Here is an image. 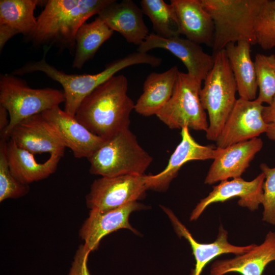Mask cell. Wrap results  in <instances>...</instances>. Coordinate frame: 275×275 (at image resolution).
<instances>
[{
  "instance_id": "cell-1",
  "label": "cell",
  "mask_w": 275,
  "mask_h": 275,
  "mask_svg": "<svg viewBox=\"0 0 275 275\" xmlns=\"http://www.w3.org/2000/svg\"><path fill=\"white\" fill-rule=\"evenodd\" d=\"M128 86L125 75H114L84 99L75 117L104 140L129 128L135 104L127 94Z\"/></svg>"
},
{
  "instance_id": "cell-2",
  "label": "cell",
  "mask_w": 275,
  "mask_h": 275,
  "mask_svg": "<svg viewBox=\"0 0 275 275\" xmlns=\"http://www.w3.org/2000/svg\"><path fill=\"white\" fill-rule=\"evenodd\" d=\"M113 0H48L26 37L35 45L56 44L71 51L75 36L90 17L98 14Z\"/></svg>"
},
{
  "instance_id": "cell-3",
  "label": "cell",
  "mask_w": 275,
  "mask_h": 275,
  "mask_svg": "<svg viewBox=\"0 0 275 275\" xmlns=\"http://www.w3.org/2000/svg\"><path fill=\"white\" fill-rule=\"evenodd\" d=\"M43 58L39 61L32 62L15 70L14 75H22L34 72H42L52 80L60 83L65 96L64 111L74 116L84 99L97 87L127 67L137 64H147L152 67L160 65V58L136 51L109 64L102 71L95 74H69L48 64Z\"/></svg>"
},
{
  "instance_id": "cell-4",
  "label": "cell",
  "mask_w": 275,
  "mask_h": 275,
  "mask_svg": "<svg viewBox=\"0 0 275 275\" xmlns=\"http://www.w3.org/2000/svg\"><path fill=\"white\" fill-rule=\"evenodd\" d=\"M214 25L213 54L231 42L256 44L254 22L263 0H201Z\"/></svg>"
},
{
  "instance_id": "cell-5",
  "label": "cell",
  "mask_w": 275,
  "mask_h": 275,
  "mask_svg": "<svg viewBox=\"0 0 275 275\" xmlns=\"http://www.w3.org/2000/svg\"><path fill=\"white\" fill-rule=\"evenodd\" d=\"M88 159L91 174L111 177L145 174L153 158L128 128L105 140Z\"/></svg>"
},
{
  "instance_id": "cell-6",
  "label": "cell",
  "mask_w": 275,
  "mask_h": 275,
  "mask_svg": "<svg viewBox=\"0 0 275 275\" xmlns=\"http://www.w3.org/2000/svg\"><path fill=\"white\" fill-rule=\"evenodd\" d=\"M214 63L200 92L202 105L208 113L207 139L216 141L237 99V85L225 49L213 54Z\"/></svg>"
},
{
  "instance_id": "cell-7",
  "label": "cell",
  "mask_w": 275,
  "mask_h": 275,
  "mask_svg": "<svg viewBox=\"0 0 275 275\" xmlns=\"http://www.w3.org/2000/svg\"><path fill=\"white\" fill-rule=\"evenodd\" d=\"M63 91L51 88L33 89L14 74L0 76V105L8 111L9 124L1 137L8 139L13 128L34 115L59 106L65 102Z\"/></svg>"
},
{
  "instance_id": "cell-8",
  "label": "cell",
  "mask_w": 275,
  "mask_h": 275,
  "mask_svg": "<svg viewBox=\"0 0 275 275\" xmlns=\"http://www.w3.org/2000/svg\"><path fill=\"white\" fill-rule=\"evenodd\" d=\"M202 81L178 71L171 97L156 115L169 128L206 131L209 124L200 98Z\"/></svg>"
},
{
  "instance_id": "cell-9",
  "label": "cell",
  "mask_w": 275,
  "mask_h": 275,
  "mask_svg": "<svg viewBox=\"0 0 275 275\" xmlns=\"http://www.w3.org/2000/svg\"><path fill=\"white\" fill-rule=\"evenodd\" d=\"M147 180L145 174L101 177L91 185L87 206L91 210L106 211L137 201L148 189Z\"/></svg>"
},
{
  "instance_id": "cell-10",
  "label": "cell",
  "mask_w": 275,
  "mask_h": 275,
  "mask_svg": "<svg viewBox=\"0 0 275 275\" xmlns=\"http://www.w3.org/2000/svg\"><path fill=\"white\" fill-rule=\"evenodd\" d=\"M264 107L256 99H237L216 141V147L225 148L266 133L267 126L262 117Z\"/></svg>"
},
{
  "instance_id": "cell-11",
  "label": "cell",
  "mask_w": 275,
  "mask_h": 275,
  "mask_svg": "<svg viewBox=\"0 0 275 275\" xmlns=\"http://www.w3.org/2000/svg\"><path fill=\"white\" fill-rule=\"evenodd\" d=\"M41 115L65 148H69L75 158L88 159L105 141L59 106L46 111Z\"/></svg>"
},
{
  "instance_id": "cell-12",
  "label": "cell",
  "mask_w": 275,
  "mask_h": 275,
  "mask_svg": "<svg viewBox=\"0 0 275 275\" xmlns=\"http://www.w3.org/2000/svg\"><path fill=\"white\" fill-rule=\"evenodd\" d=\"M154 48L168 50L179 59L189 74L204 80L214 63V56L204 51L200 44L180 36L166 38L155 33L149 34L138 48V51L147 53Z\"/></svg>"
},
{
  "instance_id": "cell-13",
  "label": "cell",
  "mask_w": 275,
  "mask_h": 275,
  "mask_svg": "<svg viewBox=\"0 0 275 275\" xmlns=\"http://www.w3.org/2000/svg\"><path fill=\"white\" fill-rule=\"evenodd\" d=\"M265 175L262 172L252 181H248L241 177L224 180L213 187L212 190L205 198L201 200L194 209L190 220H197L210 204L224 202L238 197V204L251 211L257 209L263 199V185Z\"/></svg>"
},
{
  "instance_id": "cell-14",
  "label": "cell",
  "mask_w": 275,
  "mask_h": 275,
  "mask_svg": "<svg viewBox=\"0 0 275 275\" xmlns=\"http://www.w3.org/2000/svg\"><path fill=\"white\" fill-rule=\"evenodd\" d=\"M181 141L170 157L166 168L155 175H147L148 189L157 191L167 189L177 176L181 168L194 160L214 159L219 148L212 145H201L193 138L187 126L181 129Z\"/></svg>"
},
{
  "instance_id": "cell-15",
  "label": "cell",
  "mask_w": 275,
  "mask_h": 275,
  "mask_svg": "<svg viewBox=\"0 0 275 275\" xmlns=\"http://www.w3.org/2000/svg\"><path fill=\"white\" fill-rule=\"evenodd\" d=\"M262 146V140L255 138L225 148H219L218 155L213 159L204 183L211 184L229 178L241 177Z\"/></svg>"
},
{
  "instance_id": "cell-16",
  "label": "cell",
  "mask_w": 275,
  "mask_h": 275,
  "mask_svg": "<svg viewBox=\"0 0 275 275\" xmlns=\"http://www.w3.org/2000/svg\"><path fill=\"white\" fill-rule=\"evenodd\" d=\"M8 139L34 155H64L65 147L41 114L23 120L11 130Z\"/></svg>"
},
{
  "instance_id": "cell-17",
  "label": "cell",
  "mask_w": 275,
  "mask_h": 275,
  "mask_svg": "<svg viewBox=\"0 0 275 275\" xmlns=\"http://www.w3.org/2000/svg\"><path fill=\"white\" fill-rule=\"evenodd\" d=\"M142 207V204L134 201L110 210H91L79 231L85 245L91 251H94L103 237L121 229L136 233L130 224L129 217L132 211Z\"/></svg>"
},
{
  "instance_id": "cell-18",
  "label": "cell",
  "mask_w": 275,
  "mask_h": 275,
  "mask_svg": "<svg viewBox=\"0 0 275 275\" xmlns=\"http://www.w3.org/2000/svg\"><path fill=\"white\" fill-rule=\"evenodd\" d=\"M163 209L169 216L177 235L184 238L191 248L196 264L190 275H201L205 266L221 255H241L250 251L255 245L253 243L237 246L230 243L228 240V232L222 225L219 227L217 237L213 242L209 243L198 242L171 210L166 207Z\"/></svg>"
},
{
  "instance_id": "cell-19",
  "label": "cell",
  "mask_w": 275,
  "mask_h": 275,
  "mask_svg": "<svg viewBox=\"0 0 275 275\" xmlns=\"http://www.w3.org/2000/svg\"><path fill=\"white\" fill-rule=\"evenodd\" d=\"M98 15L128 43L139 46L149 34L142 9L131 0H113Z\"/></svg>"
},
{
  "instance_id": "cell-20",
  "label": "cell",
  "mask_w": 275,
  "mask_h": 275,
  "mask_svg": "<svg viewBox=\"0 0 275 275\" xmlns=\"http://www.w3.org/2000/svg\"><path fill=\"white\" fill-rule=\"evenodd\" d=\"M180 34L199 44L213 47L214 25L209 12L201 0H171Z\"/></svg>"
},
{
  "instance_id": "cell-21",
  "label": "cell",
  "mask_w": 275,
  "mask_h": 275,
  "mask_svg": "<svg viewBox=\"0 0 275 275\" xmlns=\"http://www.w3.org/2000/svg\"><path fill=\"white\" fill-rule=\"evenodd\" d=\"M275 261V232L269 231L263 242L248 252L228 259L215 260L209 275L237 272L241 275H262L266 266Z\"/></svg>"
},
{
  "instance_id": "cell-22",
  "label": "cell",
  "mask_w": 275,
  "mask_h": 275,
  "mask_svg": "<svg viewBox=\"0 0 275 275\" xmlns=\"http://www.w3.org/2000/svg\"><path fill=\"white\" fill-rule=\"evenodd\" d=\"M6 152L12 174L20 182L26 185L46 178L54 173L63 156L52 154L45 161L39 162L33 154L19 147L10 139L7 142Z\"/></svg>"
},
{
  "instance_id": "cell-23",
  "label": "cell",
  "mask_w": 275,
  "mask_h": 275,
  "mask_svg": "<svg viewBox=\"0 0 275 275\" xmlns=\"http://www.w3.org/2000/svg\"><path fill=\"white\" fill-rule=\"evenodd\" d=\"M178 71L174 66L164 72L149 74L135 104V112L146 117L156 115L171 97Z\"/></svg>"
},
{
  "instance_id": "cell-24",
  "label": "cell",
  "mask_w": 275,
  "mask_h": 275,
  "mask_svg": "<svg viewBox=\"0 0 275 275\" xmlns=\"http://www.w3.org/2000/svg\"><path fill=\"white\" fill-rule=\"evenodd\" d=\"M251 44L240 41L231 42L225 48L237 85L239 98L248 100L257 98L258 87L254 62L251 57Z\"/></svg>"
},
{
  "instance_id": "cell-25",
  "label": "cell",
  "mask_w": 275,
  "mask_h": 275,
  "mask_svg": "<svg viewBox=\"0 0 275 275\" xmlns=\"http://www.w3.org/2000/svg\"><path fill=\"white\" fill-rule=\"evenodd\" d=\"M113 33L114 31L99 16L90 23L83 24L75 36L72 67L81 69Z\"/></svg>"
},
{
  "instance_id": "cell-26",
  "label": "cell",
  "mask_w": 275,
  "mask_h": 275,
  "mask_svg": "<svg viewBox=\"0 0 275 275\" xmlns=\"http://www.w3.org/2000/svg\"><path fill=\"white\" fill-rule=\"evenodd\" d=\"M43 1L38 0H1L0 26L15 35L22 34L26 37L35 30L37 18L34 11Z\"/></svg>"
},
{
  "instance_id": "cell-27",
  "label": "cell",
  "mask_w": 275,
  "mask_h": 275,
  "mask_svg": "<svg viewBox=\"0 0 275 275\" xmlns=\"http://www.w3.org/2000/svg\"><path fill=\"white\" fill-rule=\"evenodd\" d=\"M140 5L143 14L151 21L155 34L166 38L180 36L176 15L171 4L163 0H142Z\"/></svg>"
},
{
  "instance_id": "cell-28",
  "label": "cell",
  "mask_w": 275,
  "mask_h": 275,
  "mask_svg": "<svg viewBox=\"0 0 275 275\" xmlns=\"http://www.w3.org/2000/svg\"><path fill=\"white\" fill-rule=\"evenodd\" d=\"M259 94L256 99L269 105L275 97V54H256L254 61Z\"/></svg>"
},
{
  "instance_id": "cell-29",
  "label": "cell",
  "mask_w": 275,
  "mask_h": 275,
  "mask_svg": "<svg viewBox=\"0 0 275 275\" xmlns=\"http://www.w3.org/2000/svg\"><path fill=\"white\" fill-rule=\"evenodd\" d=\"M256 43L267 50L275 47V0H263L254 22Z\"/></svg>"
},
{
  "instance_id": "cell-30",
  "label": "cell",
  "mask_w": 275,
  "mask_h": 275,
  "mask_svg": "<svg viewBox=\"0 0 275 275\" xmlns=\"http://www.w3.org/2000/svg\"><path fill=\"white\" fill-rule=\"evenodd\" d=\"M7 139L0 140V202L8 199H17L25 195L29 190L28 185L18 180L9 167L7 152Z\"/></svg>"
},
{
  "instance_id": "cell-31",
  "label": "cell",
  "mask_w": 275,
  "mask_h": 275,
  "mask_svg": "<svg viewBox=\"0 0 275 275\" xmlns=\"http://www.w3.org/2000/svg\"><path fill=\"white\" fill-rule=\"evenodd\" d=\"M260 168L265 175L261 204L263 207L262 220L275 225V167L271 168L261 163Z\"/></svg>"
},
{
  "instance_id": "cell-32",
  "label": "cell",
  "mask_w": 275,
  "mask_h": 275,
  "mask_svg": "<svg viewBox=\"0 0 275 275\" xmlns=\"http://www.w3.org/2000/svg\"><path fill=\"white\" fill-rule=\"evenodd\" d=\"M91 251L85 244H81L76 252L68 275H90L87 262Z\"/></svg>"
},
{
  "instance_id": "cell-33",
  "label": "cell",
  "mask_w": 275,
  "mask_h": 275,
  "mask_svg": "<svg viewBox=\"0 0 275 275\" xmlns=\"http://www.w3.org/2000/svg\"><path fill=\"white\" fill-rule=\"evenodd\" d=\"M262 117L267 126V136L269 139L275 141V97L269 105L264 106Z\"/></svg>"
},
{
  "instance_id": "cell-34",
  "label": "cell",
  "mask_w": 275,
  "mask_h": 275,
  "mask_svg": "<svg viewBox=\"0 0 275 275\" xmlns=\"http://www.w3.org/2000/svg\"><path fill=\"white\" fill-rule=\"evenodd\" d=\"M9 113L7 110L0 105V134L4 133L9 124Z\"/></svg>"
}]
</instances>
